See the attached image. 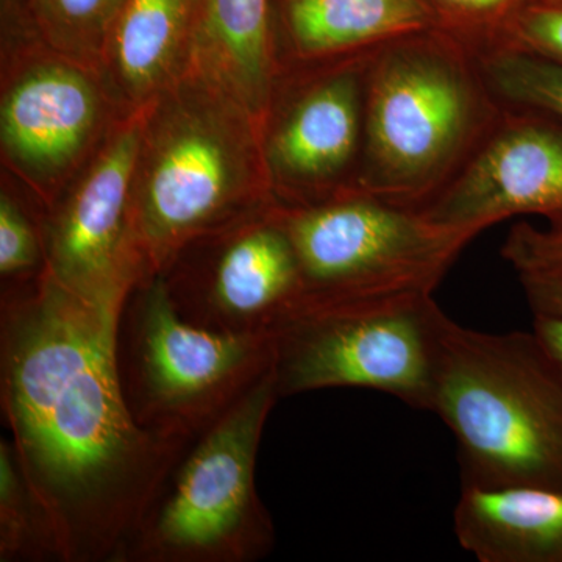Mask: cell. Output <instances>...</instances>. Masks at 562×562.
Returning <instances> with one entry per match:
<instances>
[{
	"label": "cell",
	"mask_w": 562,
	"mask_h": 562,
	"mask_svg": "<svg viewBox=\"0 0 562 562\" xmlns=\"http://www.w3.org/2000/svg\"><path fill=\"white\" fill-rule=\"evenodd\" d=\"M122 306L80 297L46 272L0 295L3 417L61 562H122L192 439L133 417L117 372Z\"/></svg>",
	"instance_id": "obj_1"
},
{
	"label": "cell",
	"mask_w": 562,
	"mask_h": 562,
	"mask_svg": "<svg viewBox=\"0 0 562 562\" xmlns=\"http://www.w3.org/2000/svg\"><path fill=\"white\" fill-rule=\"evenodd\" d=\"M262 125L191 66L146 106L133 187L147 273L181 249L273 205Z\"/></svg>",
	"instance_id": "obj_2"
},
{
	"label": "cell",
	"mask_w": 562,
	"mask_h": 562,
	"mask_svg": "<svg viewBox=\"0 0 562 562\" xmlns=\"http://www.w3.org/2000/svg\"><path fill=\"white\" fill-rule=\"evenodd\" d=\"M430 412L457 442L461 487L562 492V372L535 331L443 321Z\"/></svg>",
	"instance_id": "obj_3"
},
{
	"label": "cell",
	"mask_w": 562,
	"mask_h": 562,
	"mask_svg": "<svg viewBox=\"0 0 562 562\" xmlns=\"http://www.w3.org/2000/svg\"><path fill=\"white\" fill-rule=\"evenodd\" d=\"M464 40L435 29L392 41L369 61L362 168L355 192L422 209L483 128V90Z\"/></svg>",
	"instance_id": "obj_4"
},
{
	"label": "cell",
	"mask_w": 562,
	"mask_h": 562,
	"mask_svg": "<svg viewBox=\"0 0 562 562\" xmlns=\"http://www.w3.org/2000/svg\"><path fill=\"white\" fill-rule=\"evenodd\" d=\"M279 398L272 368L188 442L122 562H255L269 557L276 527L255 473L262 431Z\"/></svg>",
	"instance_id": "obj_5"
},
{
	"label": "cell",
	"mask_w": 562,
	"mask_h": 562,
	"mask_svg": "<svg viewBox=\"0 0 562 562\" xmlns=\"http://www.w3.org/2000/svg\"><path fill=\"white\" fill-rule=\"evenodd\" d=\"M446 317L431 292L303 297L272 333L280 398L362 387L430 412Z\"/></svg>",
	"instance_id": "obj_6"
},
{
	"label": "cell",
	"mask_w": 562,
	"mask_h": 562,
	"mask_svg": "<svg viewBox=\"0 0 562 562\" xmlns=\"http://www.w3.org/2000/svg\"><path fill=\"white\" fill-rule=\"evenodd\" d=\"M117 372L140 427L191 439L273 368L272 335H225L177 313L160 273L131 291L117 322Z\"/></svg>",
	"instance_id": "obj_7"
},
{
	"label": "cell",
	"mask_w": 562,
	"mask_h": 562,
	"mask_svg": "<svg viewBox=\"0 0 562 562\" xmlns=\"http://www.w3.org/2000/svg\"><path fill=\"white\" fill-rule=\"evenodd\" d=\"M305 283V297L435 292L475 233L420 210L347 191L310 205L273 203Z\"/></svg>",
	"instance_id": "obj_8"
},
{
	"label": "cell",
	"mask_w": 562,
	"mask_h": 562,
	"mask_svg": "<svg viewBox=\"0 0 562 562\" xmlns=\"http://www.w3.org/2000/svg\"><path fill=\"white\" fill-rule=\"evenodd\" d=\"M121 116L98 70L40 41L3 50L2 160L40 211L54 205Z\"/></svg>",
	"instance_id": "obj_9"
},
{
	"label": "cell",
	"mask_w": 562,
	"mask_h": 562,
	"mask_svg": "<svg viewBox=\"0 0 562 562\" xmlns=\"http://www.w3.org/2000/svg\"><path fill=\"white\" fill-rule=\"evenodd\" d=\"M144 116L146 109L114 122L60 198L38 213L47 276L88 301L124 305L149 277L133 214Z\"/></svg>",
	"instance_id": "obj_10"
},
{
	"label": "cell",
	"mask_w": 562,
	"mask_h": 562,
	"mask_svg": "<svg viewBox=\"0 0 562 562\" xmlns=\"http://www.w3.org/2000/svg\"><path fill=\"white\" fill-rule=\"evenodd\" d=\"M160 276L184 321L225 335H272L305 297L273 205L188 244Z\"/></svg>",
	"instance_id": "obj_11"
},
{
	"label": "cell",
	"mask_w": 562,
	"mask_h": 562,
	"mask_svg": "<svg viewBox=\"0 0 562 562\" xmlns=\"http://www.w3.org/2000/svg\"><path fill=\"white\" fill-rule=\"evenodd\" d=\"M369 65L349 61L273 94L262 151L273 202L310 205L346 192L342 179L364 143Z\"/></svg>",
	"instance_id": "obj_12"
},
{
	"label": "cell",
	"mask_w": 562,
	"mask_h": 562,
	"mask_svg": "<svg viewBox=\"0 0 562 562\" xmlns=\"http://www.w3.org/2000/svg\"><path fill=\"white\" fill-rule=\"evenodd\" d=\"M417 210L476 236L525 214L546 217L549 228L562 231V121L535 110L513 114L457 179Z\"/></svg>",
	"instance_id": "obj_13"
},
{
	"label": "cell",
	"mask_w": 562,
	"mask_h": 562,
	"mask_svg": "<svg viewBox=\"0 0 562 562\" xmlns=\"http://www.w3.org/2000/svg\"><path fill=\"white\" fill-rule=\"evenodd\" d=\"M199 0H125L99 74L122 116L149 106L191 68Z\"/></svg>",
	"instance_id": "obj_14"
},
{
	"label": "cell",
	"mask_w": 562,
	"mask_h": 562,
	"mask_svg": "<svg viewBox=\"0 0 562 562\" xmlns=\"http://www.w3.org/2000/svg\"><path fill=\"white\" fill-rule=\"evenodd\" d=\"M273 0H199L191 66L261 125L280 79Z\"/></svg>",
	"instance_id": "obj_15"
},
{
	"label": "cell",
	"mask_w": 562,
	"mask_h": 562,
	"mask_svg": "<svg viewBox=\"0 0 562 562\" xmlns=\"http://www.w3.org/2000/svg\"><path fill=\"white\" fill-rule=\"evenodd\" d=\"M453 532L480 562H562V492L461 487Z\"/></svg>",
	"instance_id": "obj_16"
},
{
	"label": "cell",
	"mask_w": 562,
	"mask_h": 562,
	"mask_svg": "<svg viewBox=\"0 0 562 562\" xmlns=\"http://www.w3.org/2000/svg\"><path fill=\"white\" fill-rule=\"evenodd\" d=\"M273 14L276 31L305 61L443 29L427 0H273Z\"/></svg>",
	"instance_id": "obj_17"
},
{
	"label": "cell",
	"mask_w": 562,
	"mask_h": 562,
	"mask_svg": "<svg viewBox=\"0 0 562 562\" xmlns=\"http://www.w3.org/2000/svg\"><path fill=\"white\" fill-rule=\"evenodd\" d=\"M125 0H3L5 27L98 70L111 25Z\"/></svg>",
	"instance_id": "obj_18"
},
{
	"label": "cell",
	"mask_w": 562,
	"mask_h": 562,
	"mask_svg": "<svg viewBox=\"0 0 562 562\" xmlns=\"http://www.w3.org/2000/svg\"><path fill=\"white\" fill-rule=\"evenodd\" d=\"M0 561H60L49 513L22 471L13 442L0 441Z\"/></svg>",
	"instance_id": "obj_19"
},
{
	"label": "cell",
	"mask_w": 562,
	"mask_h": 562,
	"mask_svg": "<svg viewBox=\"0 0 562 562\" xmlns=\"http://www.w3.org/2000/svg\"><path fill=\"white\" fill-rule=\"evenodd\" d=\"M479 63L483 83L498 98L562 121V63L505 46H487Z\"/></svg>",
	"instance_id": "obj_20"
},
{
	"label": "cell",
	"mask_w": 562,
	"mask_h": 562,
	"mask_svg": "<svg viewBox=\"0 0 562 562\" xmlns=\"http://www.w3.org/2000/svg\"><path fill=\"white\" fill-rule=\"evenodd\" d=\"M46 272L38 209L2 187L0 192V277L2 288L38 280Z\"/></svg>",
	"instance_id": "obj_21"
},
{
	"label": "cell",
	"mask_w": 562,
	"mask_h": 562,
	"mask_svg": "<svg viewBox=\"0 0 562 562\" xmlns=\"http://www.w3.org/2000/svg\"><path fill=\"white\" fill-rule=\"evenodd\" d=\"M486 44L562 63V0H528L492 33Z\"/></svg>",
	"instance_id": "obj_22"
},
{
	"label": "cell",
	"mask_w": 562,
	"mask_h": 562,
	"mask_svg": "<svg viewBox=\"0 0 562 562\" xmlns=\"http://www.w3.org/2000/svg\"><path fill=\"white\" fill-rule=\"evenodd\" d=\"M441 18L442 27L464 41L482 38L516 13L528 0H427Z\"/></svg>",
	"instance_id": "obj_23"
},
{
	"label": "cell",
	"mask_w": 562,
	"mask_h": 562,
	"mask_svg": "<svg viewBox=\"0 0 562 562\" xmlns=\"http://www.w3.org/2000/svg\"><path fill=\"white\" fill-rule=\"evenodd\" d=\"M502 257L517 273L562 271V231L520 222L506 236Z\"/></svg>",
	"instance_id": "obj_24"
},
{
	"label": "cell",
	"mask_w": 562,
	"mask_h": 562,
	"mask_svg": "<svg viewBox=\"0 0 562 562\" xmlns=\"http://www.w3.org/2000/svg\"><path fill=\"white\" fill-rule=\"evenodd\" d=\"M532 316L562 317V271L519 273Z\"/></svg>",
	"instance_id": "obj_25"
},
{
	"label": "cell",
	"mask_w": 562,
	"mask_h": 562,
	"mask_svg": "<svg viewBox=\"0 0 562 562\" xmlns=\"http://www.w3.org/2000/svg\"><path fill=\"white\" fill-rule=\"evenodd\" d=\"M532 328L543 349L562 372V317L532 316Z\"/></svg>",
	"instance_id": "obj_26"
}]
</instances>
